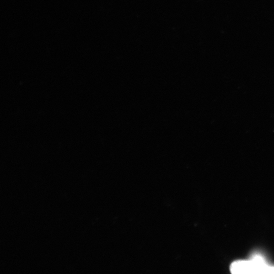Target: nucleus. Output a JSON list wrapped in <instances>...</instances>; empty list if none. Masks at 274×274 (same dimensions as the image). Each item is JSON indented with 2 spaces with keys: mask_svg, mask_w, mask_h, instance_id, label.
<instances>
[{
  "mask_svg": "<svg viewBox=\"0 0 274 274\" xmlns=\"http://www.w3.org/2000/svg\"><path fill=\"white\" fill-rule=\"evenodd\" d=\"M230 270L233 274H274V266L267 264L260 254H254L249 261H238L233 263Z\"/></svg>",
  "mask_w": 274,
  "mask_h": 274,
  "instance_id": "obj_1",
  "label": "nucleus"
}]
</instances>
